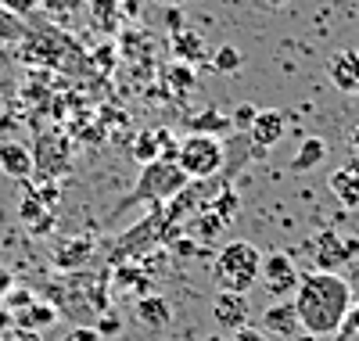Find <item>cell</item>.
<instances>
[{"label": "cell", "mask_w": 359, "mask_h": 341, "mask_svg": "<svg viewBox=\"0 0 359 341\" xmlns=\"http://www.w3.org/2000/svg\"><path fill=\"white\" fill-rule=\"evenodd\" d=\"M25 33H29L25 22L15 18V15H8L4 8H0V40H4V44H15V40H22Z\"/></svg>", "instance_id": "25"}, {"label": "cell", "mask_w": 359, "mask_h": 341, "mask_svg": "<svg viewBox=\"0 0 359 341\" xmlns=\"http://www.w3.org/2000/svg\"><path fill=\"white\" fill-rule=\"evenodd\" d=\"M208 208H212L216 215H223V220L230 223L233 215H237V208H241V198H237V191H233V187H223V191L212 198V205H208Z\"/></svg>", "instance_id": "24"}, {"label": "cell", "mask_w": 359, "mask_h": 341, "mask_svg": "<svg viewBox=\"0 0 359 341\" xmlns=\"http://www.w3.org/2000/svg\"><path fill=\"white\" fill-rule=\"evenodd\" d=\"M194 252H198V241H194V237H180V241H176V255L191 259Z\"/></svg>", "instance_id": "34"}, {"label": "cell", "mask_w": 359, "mask_h": 341, "mask_svg": "<svg viewBox=\"0 0 359 341\" xmlns=\"http://www.w3.org/2000/svg\"><path fill=\"white\" fill-rule=\"evenodd\" d=\"M327 76L341 94H359V51H338L327 65Z\"/></svg>", "instance_id": "13"}, {"label": "cell", "mask_w": 359, "mask_h": 341, "mask_svg": "<svg viewBox=\"0 0 359 341\" xmlns=\"http://www.w3.org/2000/svg\"><path fill=\"white\" fill-rule=\"evenodd\" d=\"M50 323H57V309L54 305H47V302H29L25 309H18L15 313V327H22V330H43V327H50Z\"/></svg>", "instance_id": "18"}, {"label": "cell", "mask_w": 359, "mask_h": 341, "mask_svg": "<svg viewBox=\"0 0 359 341\" xmlns=\"http://www.w3.org/2000/svg\"><path fill=\"white\" fill-rule=\"evenodd\" d=\"M18 44H22V58L33 61V65H57V61H62V47H57L54 40H47V36L25 33Z\"/></svg>", "instance_id": "17"}, {"label": "cell", "mask_w": 359, "mask_h": 341, "mask_svg": "<svg viewBox=\"0 0 359 341\" xmlns=\"http://www.w3.org/2000/svg\"><path fill=\"white\" fill-rule=\"evenodd\" d=\"M291 305L298 313V327L302 334H313V337H331L341 330V320L352 305V288L341 273H323V269H313L298 281L294 295H291Z\"/></svg>", "instance_id": "1"}, {"label": "cell", "mask_w": 359, "mask_h": 341, "mask_svg": "<svg viewBox=\"0 0 359 341\" xmlns=\"http://www.w3.org/2000/svg\"><path fill=\"white\" fill-rule=\"evenodd\" d=\"M284 130H287V115L277 112V108H262L255 115V122L248 126V140H252V147L266 151V147H273V144L284 140Z\"/></svg>", "instance_id": "10"}, {"label": "cell", "mask_w": 359, "mask_h": 341, "mask_svg": "<svg viewBox=\"0 0 359 341\" xmlns=\"http://www.w3.org/2000/svg\"><path fill=\"white\" fill-rule=\"evenodd\" d=\"M29 151H33V176L40 180H57L72 169V140L62 130L40 133Z\"/></svg>", "instance_id": "5"}, {"label": "cell", "mask_w": 359, "mask_h": 341, "mask_svg": "<svg viewBox=\"0 0 359 341\" xmlns=\"http://www.w3.org/2000/svg\"><path fill=\"white\" fill-rule=\"evenodd\" d=\"M262 4H266V8H284L287 0H262Z\"/></svg>", "instance_id": "37"}, {"label": "cell", "mask_w": 359, "mask_h": 341, "mask_svg": "<svg viewBox=\"0 0 359 341\" xmlns=\"http://www.w3.org/2000/svg\"><path fill=\"white\" fill-rule=\"evenodd\" d=\"M331 191H334V198H338L345 208H359V154H355L345 169H338V173L331 176Z\"/></svg>", "instance_id": "16"}, {"label": "cell", "mask_w": 359, "mask_h": 341, "mask_svg": "<svg viewBox=\"0 0 359 341\" xmlns=\"http://www.w3.org/2000/svg\"><path fill=\"white\" fill-rule=\"evenodd\" d=\"M248 313H252V305H248V298H245V295L219 291V295H216V302H212V316H216V323H219L226 334L248 327Z\"/></svg>", "instance_id": "9"}, {"label": "cell", "mask_w": 359, "mask_h": 341, "mask_svg": "<svg viewBox=\"0 0 359 341\" xmlns=\"http://www.w3.org/2000/svg\"><path fill=\"white\" fill-rule=\"evenodd\" d=\"M259 262H262V252L252 241H230L226 248H219V255L212 262V281L219 291L248 295L259 284Z\"/></svg>", "instance_id": "2"}, {"label": "cell", "mask_w": 359, "mask_h": 341, "mask_svg": "<svg viewBox=\"0 0 359 341\" xmlns=\"http://www.w3.org/2000/svg\"><path fill=\"white\" fill-rule=\"evenodd\" d=\"M0 115H4V98H0Z\"/></svg>", "instance_id": "40"}, {"label": "cell", "mask_w": 359, "mask_h": 341, "mask_svg": "<svg viewBox=\"0 0 359 341\" xmlns=\"http://www.w3.org/2000/svg\"><path fill=\"white\" fill-rule=\"evenodd\" d=\"M323 159H327V140H323V137H302V144H298L294 159H291V169H294V173H309V169H316Z\"/></svg>", "instance_id": "19"}, {"label": "cell", "mask_w": 359, "mask_h": 341, "mask_svg": "<svg viewBox=\"0 0 359 341\" xmlns=\"http://www.w3.org/2000/svg\"><path fill=\"white\" fill-rule=\"evenodd\" d=\"M137 323L147 330H165L172 323V305L162 295H144L137 298Z\"/></svg>", "instance_id": "15"}, {"label": "cell", "mask_w": 359, "mask_h": 341, "mask_svg": "<svg viewBox=\"0 0 359 341\" xmlns=\"http://www.w3.org/2000/svg\"><path fill=\"white\" fill-rule=\"evenodd\" d=\"M201 341H226V334H205Z\"/></svg>", "instance_id": "38"}, {"label": "cell", "mask_w": 359, "mask_h": 341, "mask_svg": "<svg viewBox=\"0 0 359 341\" xmlns=\"http://www.w3.org/2000/svg\"><path fill=\"white\" fill-rule=\"evenodd\" d=\"M172 51L180 54V61H201L205 58V44H201V36L198 33H184V29H180V33L172 36Z\"/></svg>", "instance_id": "22"}, {"label": "cell", "mask_w": 359, "mask_h": 341, "mask_svg": "<svg viewBox=\"0 0 359 341\" xmlns=\"http://www.w3.org/2000/svg\"><path fill=\"white\" fill-rule=\"evenodd\" d=\"M180 4H187V0H180Z\"/></svg>", "instance_id": "42"}, {"label": "cell", "mask_w": 359, "mask_h": 341, "mask_svg": "<svg viewBox=\"0 0 359 341\" xmlns=\"http://www.w3.org/2000/svg\"><path fill=\"white\" fill-rule=\"evenodd\" d=\"M226 341H269V334L262 327H241V330H233Z\"/></svg>", "instance_id": "32"}, {"label": "cell", "mask_w": 359, "mask_h": 341, "mask_svg": "<svg viewBox=\"0 0 359 341\" xmlns=\"http://www.w3.org/2000/svg\"><path fill=\"white\" fill-rule=\"evenodd\" d=\"M8 327H15V313L11 309H0V330H8Z\"/></svg>", "instance_id": "35"}, {"label": "cell", "mask_w": 359, "mask_h": 341, "mask_svg": "<svg viewBox=\"0 0 359 341\" xmlns=\"http://www.w3.org/2000/svg\"><path fill=\"white\" fill-rule=\"evenodd\" d=\"M115 288L118 291H137V298L151 295V291H147V288H151V281L140 273V266H118L115 269Z\"/></svg>", "instance_id": "21"}, {"label": "cell", "mask_w": 359, "mask_h": 341, "mask_svg": "<svg viewBox=\"0 0 359 341\" xmlns=\"http://www.w3.org/2000/svg\"><path fill=\"white\" fill-rule=\"evenodd\" d=\"M355 252H359V241L341 237L338 230H320L313 237V262L323 273H338L345 262H352Z\"/></svg>", "instance_id": "7"}, {"label": "cell", "mask_w": 359, "mask_h": 341, "mask_svg": "<svg viewBox=\"0 0 359 341\" xmlns=\"http://www.w3.org/2000/svg\"><path fill=\"white\" fill-rule=\"evenodd\" d=\"M0 173L11 180H29L33 176V151L18 140H4L0 144Z\"/></svg>", "instance_id": "14"}, {"label": "cell", "mask_w": 359, "mask_h": 341, "mask_svg": "<svg viewBox=\"0 0 359 341\" xmlns=\"http://www.w3.org/2000/svg\"><path fill=\"white\" fill-rule=\"evenodd\" d=\"M298 281H302V273H298V266H294V259L287 252L262 255V262H259V284L273 295V302L277 298H291Z\"/></svg>", "instance_id": "6"}, {"label": "cell", "mask_w": 359, "mask_h": 341, "mask_svg": "<svg viewBox=\"0 0 359 341\" xmlns=\"http://www.w3.org/2000/svg\"><path fill=\"white\" fill-rule=\"evenodd\" d=\"M352 151L359 154V122H355V130H352Z\"/></svg>", "instance_id": "36"}, {"label": "cell", "mask_w": 359, "mask_h": 341, "mask_svg": "<svg viewBox=\"0 0 359 341\" xmlns=\"http://www.w3.org/2000/svg\"><path fill=\"white\" fill-rule=\"evenodd\" d=\"M226 162V154H223V140L212 137V133H191L180 140L176 147V166L184 169L187 180H208V176H216Z\"/></svg>", "instance_id": "3"}, {"label": "cell", "mask_w": 359, "mask_h": 341, "mask_svg": "<svg viewBox=\"0 0 359 341\" xmlns=\"http://www.w3.org/2000/svg\"><path fill=\"white\" fill-rule=\"evenodd\" d=\"M255 115H259L255 105H237L233 115H230V126H233V130H241V133H248V126L255 122Z\"/></svg>", "instance_id": "30"}, {"label": "cell", "mask_w": 359, "mask_h": 341, "mask_svg": "<svg viewBox=\"0 0 359 341\" xmlns=\"http://www.w3.org/2000/svg\"><path fill=\"white\" fill-rule=\"evenodd\" d=\"M187 183H191V180L184 176V169H180L176 162L158 159V162H151V166L140 169V180H137L130 201H169L172 194L184 191Z\"/></svg>", "instance_id": "4"}, {"label": "cell", "mask_w": 359, "mask_h": 341, "mask_svg": "<svg viewBox=\"0 0 359 341\" xmlns=\"http://www.w3.org/2000/svg\"><path fill=\"white\" fill-rule=\"evenodd\" d=\"M262 330L273 334V337H298V334H302L291 298H277V302H269L262 309Z\"/></svg>", "instance_id": "11"}, {"label": "cell", "mask_w": 359, "mask_h": 341, "mask_svg": "<svg viewBox=\"0 0 359 341\" xmlns=\"http://www.w3.org/2000/svg\"><path fill=\"white\" fill-rule=\"evenodd\" d=\"M94 330L101 334V341H104V337H118V334H123V316H118L115 309H111V313L104 309V313L97 316V327H94Z\"/></svg>", "instance_id": "28"}, {"label": "cell", "mask_w": 359, "mask_h": 341, "mask_svg": "<svg viewBox=\"0 0 359 341\" xmlns=\"http://www.w3.org/2000/svg\"><path fill=\"white\" fill-rule=\"evenodd\" d=\"M62 341H101V334H97L94 327H72Z\"/></svg>", "instance_id": "33"}, {"label": "cell", "mask_w": 359, "mask_h": 341, "mask_svg": "<svg viewBox=\"0 0 359 341\" xmlns=\"http://www.w3.org/2000/svg\"><path fill=\"white\" fill-rule=\"evenodd\" d=\"M226 126H230V119L219 115L216 108H208V112L194 122V133H212V137H216V130H226Z\"/></svg>", "instance_id": "26"}, {"label": "cell", "mask_w": 359, "mask_h": 341, "mask_svg": "<svg viewBox=\"0 0 359 341\" xmlns=\"http://www.w3.org/2000/svg\"><path fill=\"white\" fill-rule=\"evenodd\" d=\"M223 230H226V220H223V215H216L212 208H201L198 215H191V237L198 244H212Z\"/></svg>", "instance_id": "20"}, {"label": "cell", "mask_w": 359, "mask_h": 341, "mask_svg": "<svg viewBox=\"0 0 359 341\" xmlns=\"http://www.w3.org/2000/svg\"><path fill=\"white\" fill-rule=\"evenodd\" d=\"M158 241H162V220H158V215H151V220L137 223L133 230H126L123 237H118V244H115V259L147 255Z\"/></svg>", "instance_id": "8"}, {"label": "cell", "mask_w": 359, "mask_h": 341, "mask_svg": "<svg viewBox=\"0 0 359 341\" xmlns=\"http://www.w3.org/2000/svg\"><path fill=\"white\" fill-rule=\"evenodd\" d=\"M40 8L54 18H72L83 8V0H40Z\"/></svg>", "instance_id": "27"}, {"label": "cell", "mask_w": 359, "mask_h": 341, "mask_svg": "<svg viewBox=\"0 0 359 341\" xmlns=\"http://www.w3.org/2000/svg\"><path fill=\"white\" fill-rule=\"evenodd\" d=\"M355 305H359V302H355Z\"/></svg>", "instance_id": "43"}, {"label": "cell", "mask_w": 359, "mask_h": 341, "mask_svg": "<svg viewBox=\"0 0 359 341\" xmlns=\"http://www.w3.org/2000/svg\"><path fill=\"white\" fill-rule=\"evenodd\" d=\"M291 341H320V337H313V334H298V337H291Z\"/></svg>", "instance_id": "39"}, {"label": "cell", "mask_w": 359, "mask_h": 341, "mask_svg": "<svg viewBox=\"0 0 359 341\" xmlns=\"http://www.w3.org/2000/svg\"><path fill=\"white\" fill-rule=\"evenodd\" d=\"M241 65H245V54L237 51L233 44H223V47L212 51V69L216 72H237Z\"/></svg>", "instance_id": "23"}, {"label": "cell", "mask_w": 359, "mask_h": 341, "mask_svg": "<svg viewBox=\"0 0 359 341\" xmlns=\"http://www.w3.org/2000/svg\"><path fill=\"white\" fill-rule=\"evenodd\" d=\"M0 8H4L8 15H15V18H25V15H33L40 8V0H0Z\"/></svg>", "instance_id": "31"}, {"label": "cell", "mask_w": 359, "mask_h": 341, "mask_svg": "<svg viewBox=\"0 0 359 341\" xmlns=\"http://www.w3.org/2000/svg\"><path fill=\"white\" fill-rule=\"evenodd\" d=\"M169 86L176 90V94H187V90L194 86V72L184 65V61H180V65H172L169 69Z\"/></svg>", "instance_id": "29"}, {"label": "cell", "mask_w": 359, "mask_h": 341, "mask_svg": "<svg viewBox=\"0 0 359 341\" xmlns=\"http://www.w3.org/2000/svg\"><path fill=\"white\" fill-rule=\"evenodd\" d=\"M0 341H8V337H4V334H0Z\"/></svg>", "instance_id": "41"}, {"label": "cell", "mask_w": 359, "mask_h": 341, "mask_svg": "<svg viewBox=\"0 0 359 341\" xmlns=\"http://www.w3.org/2000/svg\"><path fill=\"white\" fill-rule=\"evenodd\" d=\"M90 255H94V237H69L57 244V252L50 255L54 259V269H62V273H76L90 262Z\"/></svg>", "instance_id": "12"}]
</instances>
